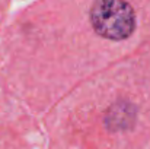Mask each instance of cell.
<instances>
[{"label":"cell","instance_id":"cell-1","mask_svg":"<svg viewBox=\"0 0 150 149\" xmlns=\"http://www.w3.org/2000/svg\"><path fill=\"white\" fill-rule=\"evenodd\" d=\"M91 22L96 34L103 38L127 40L136 29V12L125 1L100 0L92 6Z\"/></svg>","mask_w":150,"mask_h":149},{"label":"cell","instance_id":"cell-2","mask_svg":"<svg viewBox=\"0 0 150 149\" xmlns=\"http://www.w3.org/2000/svg\"><path fill=\"white\" fill-rule=\"evenodd\" d=\"M136 121V108L128 102L115 104L106 114L105 124L111 130L120 129H130L134 126Z\"/></svg>","mask_w":150,"mask_h":149}]
</instances>
